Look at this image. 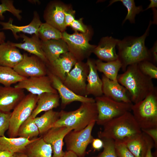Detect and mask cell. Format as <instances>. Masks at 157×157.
<instances>
[{
	"mask_svg": "<svg viewBox=\"0 0 157 157\" xmlns=\"http://www.w3.org/2000/svg\"><path fill=\"white\" fill-rule=\"evenodd\" d=\"M117 80L127 90L133 104L143 99L156 87L152 79L139 70L137 64L128 66L123 73L118 74Z\"/></svg>",
	"mask_w": 157,
	"mask_h": 157,
	"instance_id": "cell-2",
	"label": "cell"
},
{
	"mask_svg": "<svg viewBox=\"0 0 157 157\" xmlns=\"http://www.w3.org/2000/svg\"><path fill=\"white\" fill-rule=\"evenodd\" d=\"M65 25L67 26H70V24L75 19L74 13L67 10L66 9L64 11Z\"/></svg>",
	"mask_w": 157,
	"mask_h": 157,
	"instance_id": "cell-43",
	"label": "cell"
},
{
	"mask_svg": "<svg viewBox=\"0 0 157 157\" xmlns=\"http://www.w3.org/2000/svg\"><path fill=\"white\" fill-rule=\"evenodd\" d=\"M86 63L89 68L87 79V95H91L95 97L101 96L103 95L102 82L99 76L95 62L91 59H88Z\"/></svg>",
	"mask_w": 157,
	"mask_h": 157,
	"instance_id": "cell-24",
	"label": "cell"
},
{
	"mask_svg": "<svg viewBox=\"0 0 157 157\" xmlns=\"http://www.w3.org/2000/svg\"><path fill=\"white\" fill-rule=\"evenodd\" d=\"M92 147L95 150H99L103 148L104 143L100 138H94L92 143Z\"/></svg>",
	"mask_w": 157,
	"mask_h": 157,
	"instance_id": "cell-44",
	"label": "cell"
},
{
	"mask_svg": "<svg viewBox=\"0 0 157 157\" xmlns=\"http://www.w3.org/2000/svg\"><path fill=\"white\" fill-rule=\"evenodd\" d=\"M139 70L144 74L151 79L157 78V67L151 61L144 60L137 64Z\"/></svg>",
	"mask_w": 157,
	"mask_h": 157,
	"instance_id": "cell-36",
	"label": "cell"
},
{
	"mask_svg": "<svg viewBox=\"0 0 157 157\" xmlns=\"http://www.w3.org/2000/svg\"><path fill=\"white\" fill-rule=\"evenodd\" d=\"M119 40L112 36L103 38L93 53L102 61L108 62L116 60L118 56L115 47Z\"/></svg>",
	"mask_w": 157,
	"mask_h": 157,
	"instance_id": "cell-19",
	"label": "cell"
},
{
	"mask_svg": "<svg viewBox=\"0 0 157 157\" xmlns=\"http://www.w3.org/2000/svg\"><path fill=\"white\" fill-rule=\"evenodd\" d=\"M103 126V129L97 133L99 138L111 139L123 143L142 132L130 111L110 120Z\"/></svg>",
	"mask_w": 157,
	"mask_h": 157,
	"instance_id": "cell-3",
	"label": "cell"
},
{
	"mask_svg": "<svg viewBox=\"0 0 157 157\" xmlns=\"http://www.w3.org/2000/svg\"><path fill=\"white\" fill-rule=\"evenodd\" d=\"M13 1L12 0H2L1 3L0 4V19L3 20L4 16L3 14L6 11L11 13L17 19L21 20L22 17L20 14L22 12L21 10L16 8L13 4Z\"/></svg>",
	"mask_w": 157,
	"mask_h": 157,
	"instance_id": "cell-35",
	"label": "cell"
},
{
	"mask_svg": "<svg viewBox=\"0 0 157 157\" xmlns=\"http://www.w3.org/2000/svg\"><path fill=\"white\" fill-rule=\"evenodd\" d=\"M62 157H78L74 152L71 151H65V154Z\"/></svg>",
	"mask_w": 157,
	"mask_h": 157,
	"instance_id": "cell-47",
	"label": "cell"
},
{
	"mask_svg": "<svg viewBox=\"0 0 157 157\" xmlns=\"http://www.w3.org/2000/svg\"><path fill=\"white\" fill-rule=\"evenodd\" d=\"M151 57V62L155 65L157 64V42H154L151 48L149 50Z\"/></svg>",
	"mask_w": 157,
	"mask_h": 157,
	"instance_id": "cell-42",
	"label": "cell"
},
{
	"mask_svg": "<svg viewBox=\"0 0 157 157\" xmlns=\"http://www.w3.org/2000/svg\"><path fill=\"white\" fill-rule=\"evenodd\" d=\"M11 113L0 112V137L4 135L5 132L9 129Z\"/></svg>",
	"mask_w": 157,
	"mask_h": 157,
	"instance_id": "cell-38",
	"label": "cell"
},
{
	"mask_svg": "<svg viewBox=\"0 0 157 157\" xmlns=\"http://www.w3.org/2000/svg\"><path fill=\"white\" fill-rule=\"evenodd\" d=\"M13 19L10 18L7 22L0 21V25L2 27V30H9L11 31L15 38L17 39L19 36L17 33L22 32L30 35L35 34L38 36L39 28L42 23L38 13L36 11L33 13V19L28 25L23 26H17L13 24Z\"/></svg>",
	"mask_w": 157,
	"mask_h": 157,
	"instance_id": "cell-20",
	"label": "cell"
},
{
	"mask_svg": "<svg viewBox=\"0 0 157 157\" xmlns=\"http://www.w3.org/2000/svg\"><path fill=\"white\" fill-rule=\"evenodd\" d=\"M22 60L13 68L20 76L28 78L47 75V65L37 56L23 54Z\"/></svg>",
	"mask_w": 157,
	"mask_h": 157,
	"instance_id": "cell-11",
	"label": "cell"
},
{
	"mask_svg": "<svg viewBox=\"0 0 157 157\" xmlns=\"http://www.w3.org/2000/svg\"><path fill=\"white\" fill-rule=\"evenodd\" d=\"M6 36L4 32L0 31V44L5 42Z\"/></svg>",
	"mask_w": 157,
	"mask_h": 157,
	"instance_id": "cell-48",
	"label": "cell"
},
{
	"mask_svg": "<svg viewBox=\"0 0 157 157\" xmlns=\"http://www.w3.org/2000/svg\"><path fill=\"white\" fill-rule=\"evenodd\" d=\"M131 111L141 130L157 128V90L142 101L133 104Z\"/></svg>",
	"mask_w": 157,
	"mask_h": 157,
	"instance_id": "cell-5",
	"label": "cell"
},
{
	"mask_svg": "<svg viewBox=\"0 0 157 157\" xmlns=\"http://www.w3.org/2000/svg\"><path fill=\"white\" fill-rule=\"evenodd\" d=\"M101 139L104 143L103 151L97 156L92 157H118L115 150V141L110 139Z\"/></svg>",
	"mask_w": 157,
	"mask_h": 157,
	"instance_id": "cell-37",
	"label": "cell"
},
{
	"mask_svg": "<svg viewBox=\"0 0 157 157\" xmlns=\"http://www.w3.org/2000/svg\"><path fill=\"white\" fill-rule=\"evenodd\" d=\"M38 96L30 93L26 95L11 112L8 134L10 138L18 136L21 125L31 115L35 108Z\"/></svg>",
	"mask_w": 157,
	"mask_h": 157,
	"instance_id": "cell-7",
	"label": "cell"
},
{
	"mask_svg": "<svg viewBox=\"0 0 157 157\" xmlns=\"http://www.w3.org/2000/svg\"><path fill=\"white\" fill-rule=\"evenodd\" d=\"M120 1L126 7L127 13L122 22L123 25L125 22L128 20L131 23H135V17L137 14L143 11L142 6H136L134 0H113L110 2L109 5L115 2Z\"/></svg>",
	"mask_w": 157,
	"mask_h": 157,
	"instance_id": "cell-34",
	"label": "cell"
},
{
	"mask_svg": "<svg viewBox=\"0 0 157 157\" xmlns=\"http://www.w3.org/2000/svg\"><path fill=\"white\" fill-rule=\"evenodd\" d=\"M12 157H28L25 153H15L14 154Z\"/></svg>",
	"mask_w": 157,
	"mask_h": 157,
	"instance_id": "cell-49",
	"label": "cell"
},
{
	"mask_svg": "<svg viewBox=\"0 0 157 157\" xmlns=\"http://www.w3.org/2000/svg\"><path fill=\"white\" fill-rule=\"evenodd\" d=\"M155 157H156V155Z\"/></svg>",
	"mask_w": 157,
	"mask_h": 157,
	"instance_id": "cell-52",
	"label": "cell"
},
{
	"mask_svg": "<svg viewBox=\"0 0 157 157\" xmlns=\"http://www.w3.org/2000/svg\"><path fill=\"white\" fill-rule=\"evenodd\" d=\"M14 87L26 90L29 93L36 95L45 92L58 93L47 75L26 78L17 83Z\"/></svg>",
	"mask_w": 157,
	"mask_h": 157,
	"instance_id": "cell-12",
	"label": "cell"
},
{
	"mask_svg": "<svg viewBox=\"0 0 157 157\" xmlns=\"http://www.w3.org/2000/svg\"><path fill=\"white\" fill-rule=\"evenodd\" d=\"M94 62L97 71L103 73V74L110 80L117 81L118 73L122 66L118 59L106 62L98 59Z\"/></svg>",
	"mask_w": 157,
	"mask_h": 157,
	"instance_id": "cell-30",
	"label": "cell"
},
{
	"mask_svg": "<svg viewBox=\"0 0 157 157\" xmlns=\"http://www.w3.org/2000/svg\"><path fill=\"white\" fill-rule=\"evenodd\" d=\"M115 142V148L118 157H135L123 143Z\"/></svg>",
	"mask_w": 157,
	"mask_h": 157,
	"instance_id": "cell-39",
	"label": "cell"
},
{
	"mask_svg": "<svg viewBox=\"0 0 157 157\" xmlns=\"http://www.w3.org/2000/svg\"><path fill=\"white\" fill-rule=\"evenodd\" d=\"M90 33L76 32L69 34L65 32L62 33V39L67 44L69 51L75 57L78 61H81L86 56L90 55L97 46L90 44Z\"/></svg>",
	"mask_w": 157,
	"mask_h": 157,
	"instance_id": "cell-9",
	"label": "cell"
},
{
	"mask_svg": "<svg viewBox=\"0 0 157 157\" xmlns=\"http://www.w3.org/2000/svg\"><path fill=\"white\" fill-rule=\"evenodd\" d=\"M59 112V118L53 127L64 126L75 131L83 129L91 123L96 122L98 115L95 102L81 103L75 110H62Z\"/></svg>",
	"mask_w": 157,
	"mask_h": 157,
	"instance_id": "cell-4",
	"label": "cell"
},
{
	"mask_svg": "<svg viewBox=\"0 0 157 157\" xmlns=\"http://www.w3.org/2000/svg\"><path fill=\"white\" fill-rule=\"evenodd\" d=\"M38 34L42 41L62 39L61 32L46 22L41 23L38 29Z\"/></svg>",
	"mask_w": 157,
	"mask_h": 157,
	"instance_id": "cell-33",
	"label": "cell"
},
{
	"mask_svg": "<svg viewBox=\"0 0 157 157\" xmlns=\"http://www.w3.org/2000/svg\"><path fill=\"white\" fill-rule=\"evenodd\" d=\"M37 138L29 139L21 137L7 138L4 135L0 137V149L13 154L25 153L27 146Z\"/></svg>",
	"mask_w": 157,
	"mask_h": 157,
	"instance_id": "cell-26",
	"label": "cell"
},
{
	"mask_svg": "<svg viewBox=\"0 0 157 157\" xmlns=\"http://www.w3.org/2000/svg\"><path fill=\"white\" fill-rule=\"evenodd\" d=\"M77 61L74 55L69 51L48 63L47 66L48 69L63 82Z\"/></svg>",
	"mask_w": 157,
	"mask_h": 157,
	"instance_id": "cell-16",
	"label": "cell"
},
{
	"mask_svg": "<svg viewBox=\"0 0 157 157\" xmlns=\"http://www.w3.org/2000/svg\"><path fill=\"white\" fill-rule=\"evenodd\" d=\"M19 37L23 39V43H15L10 42L13 46L22 49L35 55L43 61L47 65L48 62L45 56L42 46V41L38 36L33 34L31 37H29L25 34H20Z\"/></svg>",
	"mask_w": 157,
	"mask_h": 157,
	"instance_id": "cell-22",
	"label": "cell"
},
{
	"mask_svg": "<svg viewBox=\"0 0 157 157\" xmlns=\"http://www.w3.org/2000/svg\"><path fill=\"white\" fill-rule=\"evenodd\" d=\"M42 46L48 63L52 62L61 55L69 51L67 44L62 39L42 41Z\"/></svg>",
	"mask_w": 157,
	"mask_h": 157,
	"instance_id": "cell-23",
	"label": "cell"
},
{
	"mask_svg": "<svg viewBox=\"0 0 157 157\" xmlns=\"http://www.w3.org/2000/svg\"><path fill=\"white\" fill-rule=\"evenodd\" d=\"M47 75L50 78L53 87L57 91L59 96L61 100L62 108H65L67 105L74 101L81 103L95 102L94 99L92 97L79 95L74 93L48 69Z\"/></svg>",
	"mask_w": 157,
	"mask_h": 157,
	"instance_id": "cell-13",
	"label": "cell"
},
{
	"mask_svg": "<svg viewBox=\"0 0 157 157\" xmlns=\"http://www.w3.org/2000/svg\"><path fill=\"white\" fill-rule=\"evenodd\" d=\"M26 78L19 75L13 68L0 65V84L3 86H11Z\"/></svg>",
	"mask_w": 157,
	"mask_h": 157,
	"instance_id": "cell-31",
	"label": "cell"
},
{
	"mask_svg": "<svg viewBox=\"0 0 157 157\" xmlns=\"http://www.w3.org/2000/svg\"><path fill=\"white\" fill-rule=\"evenodd\" d=\"M152 24L150 20L145 32L140 37L128 36L119 40L117 46L118 59L122 64L121 68L124 72L129 65L144 60L151 61L149 50L146 46L145 42Z\"/></svg>",
	"mask_w": 157,
	"mask_h": 157,
	"instance_id": "cell-1",
	"label": "cell"
},
{
	"mask_svg": "<svg viewBox=\"0 0 157 157\" xmlns=\"http://www.w3.org/2000/svg\"><path fill=\"white\" fill-rule=\"evenodd\" d=\"M39 135V130L34 118L31 116L21 125L18 132V136L29 139L37 138Z\"/></svg>",
	"mask_w": 157,
	"mask_h": 157,
	"instance_id": "cell-32",
	"label": "cell"
},
{
	"mask_svg": "<svg viewBox=\"0 0 157 157\" xmlns=\"http://www.w3.org/2000/svg\"><path fill=\"white\" fill-rule=\"evenodd\" d=\"M89 67L81 61H77L63 82V84L76 94L88 97L86 91Z\"/></svg>",
	"mask_w": 157,
	"mask_h": 157,
	"instance_id": "cell-10",
	"label": "cell"
},
{
	"mask_svg": "<svg viewBox=\"0 0 157 157\" xmlns=\"http://www.w3.org/2000/svg\"><path fill=\"white\" fill-rule=\"evenodd\" d=\"M14 154L9 151H1L0 153V157H12Z\"/></svg>",
	"mask_w": 157,
	"mask_h": 157,
	"instance_id": "cell-45",
	"label": "cell"
},
{
	"mask_svg": "<svg viewBox=\"0 0 157 157\" xmlns=\"http://www.w3.org/2000/svg\"><path fill=\"white\" fill-rule=\"evenodd\" d=\"M95 123L93 122L83 129L69 131L64 139L67 151L74 152L78 157H84L88 146L94 138L92 133Z\"/></svg>",
	"mask_w": 157,
	"mask_h": 157,
	"instance_id": "cell-8",
	"label": "cell"
},
{
	"mask_svg": "<svg viewBox=\"0 0 157 157\" xmlns=\"http://www.w3.org/2000/svg\"><path fill=\"white\" fill-rule=\"evenodd\" d=\"M94 99L98 112L96 123L102 126L110 120L131 111L133 104L117 101L103 94Z\"/></svg>",
	"mask_w": 157,
	"mask_h": 157,
	"instance_id": "cell-6",
	"label": "cell"
},
{
	"mask_svg": "<svg viewBox=\"0 0 157 157\" xmlns=\"http://www.w3.org/2000/svg\"><path fill=\"white\" fill-rule=\"evenodd\" d=\"M150 3L148 7L144 10H146L150 8H156L157 7V0H150Z\"/></svg>",
	"mask_w": 157,
	"mask_h": 157,
	"instance_id": "cell-46",
	"label": "cell"
},
{
	"mask_svg": "<svg viewBox=\"0 0 157 157\" xmlns=\"http://www.w3.org/2000/svg\"><path fill=\"white\" fill-rule=\"evenodd\" d=\"M59 117V112L51 110L45 112L40 117L34 118V121L38 127L40 135H42L52 128Z\"/></svg>",
	"mask_w": 157,
	"mask_h": 157,
	"instance_id": "cell-29",
	"label": "cell"
},
{
	"mask_svg": "<svg viewBox=\"0 0 157 157\" xmlns=\"http://www.w3.org/2000/svg\"><path fill=\"white\" fill-rule=\"evenodd\" d=\"M70 26L76 32L79 31L81 33H85L88 30L87 26L83 24L82 18L78 20L75 19Z\"/></svg>",
	"mask_w": 157,
	"mask_h": 157,
	"instance_id": "cell-40",
	"label": "cell"
},
{
	"mask_svg": "<svg viewBox=\"0 0 157 157\" xmlns=\"http://www.w3.org/2000/svg\"><path fill=\"white\" fill-rule=\"evenodd\" d=\"M124 144L135 157H144L149 149L155 147L152 139L142 131Z\"/></svg>",
	"mask_w": 157,
	"mask_h": 157,
	"instance_id": "cell-18",
	"label": "cell"
},
{
	"mask_svg": "<svg viewBox=\"0 0 157 157\" xmlns=\"http://www.w3.org/2000/svg\"><path fill=\"white\" fill-rule=\"evenodd\" d=\"M25 153L28 157H52L50 145L46 142L42 136L37 137L26 147Z\"/></svg>",
	"mask_w": 157,
	"mask_h": 157,
	"instance_id": "cell-28",
	"label": "cell"
},
{
	"mask_svg": "<svg viewBox=\"0 0 157 157\" xmlns=\"http://www.w3.org/2000/svg\"><path fill=\"white\" fill-rule=\"evenodd\" d=\"M1 150L0 149V153L1 152Z\"/></svg>",
	"mask_w": 157,
	"mask_h": 157,
	"instance_id": "cell-51",
	"label": "cell"
},
{
	"mask_svg": "<svg viewBox=\"0 0 157 157\" xmlns=\"http://www.w3.org/2000/svg\"><path fill=\"white\" fill-rule=\"evenodd\" d=\"M37 96L36 106L31 115L33 118L42 112L53 110L60 105V97L58 93L45 92Z\"/></svg>",
	"mask_w": 157,
	"mask_h": 157,
	"instance_id": "cell-27",
	"label": "cell"
},
{
	"mask_svg": "<svg viewBox=\"0 0 157 157\" xmlns=\"http://www.w3.org/2000/svg\"><path fill=\"white\" fill-rule=\"evenodd\" d=\"M72 129L66 126L53 127L42 135L44 141L50 145L52 157H62L65 151L63 150L66 135Z\"/></svg>",
	"mask_w": 157,
	"mask_h": 157,
	"instance_id": "cell-14",
	"label": "cell"
},
{
	"mask_svg": "<svg viewBox=\"0 0 157 157\" xmlns=\"http://www.w3.org/2000/svg\"><path fill=\"white\" fill-rule=\"evenodd\" d=\"M10 42L0 44V65L13 68L22 60L23 55Z\"/></svg>",
	"mask_w": 157,
	"mask_h": 157,
	"instance_id": "cell-21",
	"label": "cell"
},
{
	"mask_svg": "<svg viewBox=\"0 0 157 157\" xmlns=\"http://www.w3.org/2000/svg\"><path fill=\"white\" fill-rule=\"evenodd\" d=\"M66 9L56 3H54L50 5L45 11L44 15L46 22L61 32L64 31L66 27L64 14Z\"/></svg>",
	"mask_w": 157,
	"mask_h": 157,
	"instance_id": "cell-25",
	"label": "cell"
},
{
	"mask_svg": "<svg viewBox=\"0 0 157 157\" xmlns=\"http://www.w3.org/2000/svg\"><path fill=\"white\" fill-rule=\"evenodd\" d=\"M142 131L149 136L153 140L155 147H157V128H152L141 130Z\"/></svg>",
	"mask_w": 157,
	"mask_h": 157,
	"instance_id": "cell-41",
	"label": "cell"
},
{
	"mask_svg": "<svg viewBox=\"0 0 157 157\" xmlns=\"http://www.w3.org/2000/svg\"><path fill=\"white\" fill-rule=\"evenodd\" d=\"M101 79L104 95L117 101L132 103L129 92L117 81L111 80L104 74L102 75Z\"/></svg>",
	"mask_w": 157,
	"mask_h": 157,
	"instance_id": "cell-17",
	"label": "cell"
},
{
	"mask_svg": "<svg viewBox=\"0 0 157 157\" xmlns=\"http://www.w3.org/2000/svg\"><path fill=\"white\" fill-rule=\"evenodd\" d=\"M24 90L0 85V112H11L25 96Z\"/></svg>",
	"mask_w": 157,
	"mask_h": 157,
	"instance_id": "cell-15",
	"label": "cell"
},
{
	"mask_svg": "<svg viewBox=\"0 0 157 157\" xmlns=\"http://www.w3.org/2000/svg\"><path fill=\"white\" fill-rule=\"evenodd\" d=\"M153 148L150 147L148 149L146 155L144 157H155L156 155H154L152 153L151 149Z\"/></svg>",
	"mask_w": 157,
	"mask_h": 157,
	"instance_id": "cell-50",
	"label": "cell"
}]
</instances>
